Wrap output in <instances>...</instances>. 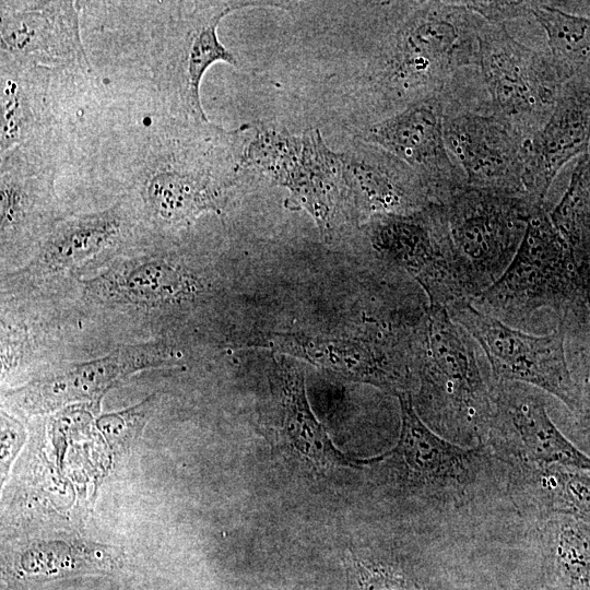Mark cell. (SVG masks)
Segmentation results:
<instances>
[{"instance_id":"5","label":"cell","mask_w":590,"mask_h":590,"mask_svg":"<svg viewBox=\"0 0 590 590\" xmlns=\"http://www.w3.org/2000/svg\"><path fill=\"white\" fill-rule=\"evenodd\" d=\"M241 168L286 188L290 197L285 204L307 211L326 240L361 222L342 153L331 150L318 129L292 134L261 122L250 123Z\"/></svg>"},{"instance_id":"21","label":"cell","mask_w":590,"mask_h":590,"mask_svg":"<svg viewBox=\"0 0 590 590\" xmlns=\"http://www.w3.org/2000/svg\"><path fill=\"white\" fill-rule=\"evenodd\" d=\"M133 213L131 203L120 200L104 210L57 220L21 272L62 276L115 253L131 233Z\"/></svg>"},{"instance_id":"10","label":"cell","mask_w":590,"mask_h":590,"mask_svg":"<svg viewBox=\"0 0 590 590\" xmlns=\"http://www.w3.org/2000/svg\"><path fill=\"white\" fill-rule=\"evenodd\" d=\"M362 231L379 259L403 269L421 285L429 305L446 308L457 300H474L440 204L376 214L365 221Z\"/></svg>"},{"instance_id":"16","label":"cell","mask_w":590,"mask_h":590,"mask_svg":"<svg viewBox=\"0 0 590 590\" xmlns=\"http://www.w3.org/2000/svg\"><path fill=\"white\" fill-rule=\"evenodd\" d=\"M81 283L84 293L102 304L145 312L177 311L202 292L200 280L176 253L152 247L121 256Z\"/></svg>"},{"instance_id":"27","label":"cell","mask_w":590,"mask_h":590,"mask_svg":"<svg viewBox=\"0 0 590 590\" xmlns=\"http://www.w3.org/2000/svg\"><path fill=\"white\" fill-rule=\"evenodd\" d=\"M531 17L546 34L548 54L563 83L574 79L590 82V19L546 1H534Z\"/></svg>"},{"instance_id":"23","label":"cell","mask_w":590,"mask_h":590,"mask_svg":"<svg viewBox=\"0 0 590 590\" xmlns=\"http://www.w3.org/2000/svg\"><path fill=\"white\" fill-rule=\"evenodd\" d=\"M355 141L341 153L361 221L435 203L422 178L408 164L375 144Z\"/></svg>"},{"instance_id":"25","label":"cell","mask_w":590,"mask_h":590,"mask_svg":"<svg viewBox=\"0 0 590 590\" xmlns=\"http://www.w3.org/2000/svg\"><path fill=\"white\" fill-rule=\"evenodd\" d=\"M523 551L540 559L542 590H590V526L568 516L533 522Z\"/></svg>"},{"instance_id":"14","label":"cell","mask_w":590,"mask_h":590,"mask_svg":"<svg viewBox=\"0 0 590 590\" xmlns=\"http://www.w3.org/2000/svg\"><path fill=\"white\" fill-rule=\"evenodd\" d=\"M491 394L493 410L485 442L504 460L590 471V457L554 424L541 390L491 379Z\"/></svg>"},{"instance_id":"29","label":"cell","mask_w":590,"mask_h":590,"mask_svg":"<svg viewBox=\"0 0 590 590\" xmlns=\"http://www.w3.org/2000/svg\"><path fill=\"white\" fill-rule=\"evenodd\" d=\"M396 542L379 546L368 560H357V590H455L442 578L447 568L430 576Z\"/></svg>"},{"instance_id":"9","label":"cell","mask_w":590,"mask_h":590,"mask_svg":"<svg viewBox=\"0 0 590 590\" xmlns=\"http://www.w3.org/2000/svg\"><path fill=\"white\" fill-rule=\"evenodd\" d=\"M271 1L179 2L156 50L153 73L175 117L209 121L200 101V85L215 62L237 66L236 57L221 43L217 27L229 13L251 7H284Z\"/></svg>"},{"instance_id":"28","label":"cell","mask_w":590,"mask_h":590,"mask_svg":"<svg viewBox=\"0 0 590 590\" xmlns=\"http://www.w3.org/2000/svg\"><path fill=\"white\" fill-rule=\"evenodd\" d=\"M118 553L109 546L86 542H43L21 552L13 562V574L20 579L50 578L79 573L110 569Z\"/></svg>"},{"instance_id":"6","label":"cell","mask_w":590,"mask_h":590,"mask_svg":"<svg viewBox=\"0 0 590 590\" xmlns=\"http://www.w3.org/2000/svg\"><path fill=\"white\" fill-rule=\"evenodd\" d=\"M474 302L509 326L544 308L564 319L571 309L587 308V281L543 206L533 211L508 268Z\"/></svg>"},{"instance_id":"19","label":"cell","mask_w":590,"mask_h":590,"mask_svg":"<svg viewBox=\"0 0 590 590\" xmlns=\"http://www.w3.org/2000/svg\"><path fill=\"white\" fill-rule=\"evenodd\" d=\"M269 380L271 400L261 418L260 430L273 446L320 469L356 468L369 462L345 456L334 446L309 408L300 365L279 357Z\"/></svg>"},{"instance_id":"4","label":"cell","mask_w":590,"mask_h":590,"mask_svg":"<svg viewBox=\"0 0 590 590\" xmlns=\"http://www.w3.org/2000/svg\"><path fill=\"white\" fill-rule=\"evenodd\" d=\"M475 341L447 309L429 305L414 364V408L444 438L464 447L484 442L492 417L491 381L481 370Z\"/></svg>"},{"instance_id":"2","label":"cell","mask_w":590,"mask_h":590,"mask_svg":"<svg viewBox=\"0 0 590 590\" xmlns=\"http://www.w3.org/2000/svg\"><path fill=\"white\" fill-rule=\"evenodd\" d=\"M370 4L359 86L373 122L442 93L462 69L479 67L484 20L463 1Z\"/></svg>"},{"instance_id":"33","label":"cell","mask_w":590,"mask_h":590,"mask_svg":"<svg viewBox=\"0 0 590 590\" xmlns=\"http://www.w3.org/2000/svg\"><path fill=\"white\" fill-rule=\"evenodd\" d=\"M587 308L590 312V282L587 286ZM576 418L581 432L590 437V371L581 389V408Z\"/></svg>"},{"instance_id":"12","label":"cell","mask_w":590,"mask_h":590,"mask_svg":"<svg viewBox=\"0 0 590 590\" xmlns=\"http://www.w3.org/2000/svg\"><path fill=\"white\" fill-rule=\"evenodd\" d=\"M423 319L414 326L387 327L368 338H326L269 333L263 345L302 357L344 379L373 385L396 396L415 386L414 363Z\"/></svg>"},{"instance_id":"32","label":"cell","mask_w":590,"mask_h":590,"mask_svg":"<svg viewBox=\"0 0 590 590\" xmlns=\"http://www.w3.org/2000/svg\"><path fill=\"white\" fill-rule=\"evenodd\" d=\"M24 438V433L21 424L2 413L1 417V462L2 471L8 469L13 455L19 450Z\"/></svg>"},{"instance_id":"1","label":"cell","mask_w":590,"mask_h":590,"mask_svg":"<svg viewBox=\"0 0 590 590\" xmlns=\"http://www.w3.org/2000/svg\"><path fill=\"white\" fill-rule=\"evenodd\" d=\"M401 428L393 448L373 458L380 485L425 510L434 528L485 548L506 550L523 519L510 494V465L487 442L457 445L417 414L412 394L397 396Z\"/></svg>"},{"instance_id":"31","label":"cell","mask_w":590,"mask_h":590,"mask_svg":"<svg viewBox=\"0 0 590 590\" xmlns=\"http://www.w3.org/2000/svg\"><path fill=\"white\" fill-rule=\"evenodd\" d=\"M464 5L487 23L505 24L531 17L534 1H463Z\"/></svg>"},{"instance_id":"7","label":"cell","mask_w":590,"mask_h":590,"mask_svg":"<svg viewBox=\"0 0 590 590\" xmlns=\"http://www.w3.org/2000/svg\"><path fill=\"white\" fill-rule=\"evenodd\" d=\"M474 300L514 259L536 208L528 196L462 185L439 203Z\"/></svg>"},{"instance_id":"3","label":"cell","mask_w":590,"mask_h":590,"mask_svg":"<svg viewBox=\"0 0 590 590\" xmlns=\"http://www.w3.org/2000/svg\"><path fill=\"white\" fill-rule=\"evenodd\" d=\"M249 128L175 117L150 130L132 164L127 200L160 232L189 226L205 212L221 214L244 174Z\"/></svg>"},{"instance_id":"24","label":"cell","mask_w":590,"mask_h":590,"mask_svg":"<svg viewBox=\"0 0 590 590\" xmlns=\"http://www.w3.org/2000/svg\"><path fill=\"white\" fill-rule=\"evenodd\" d=\"M509 465L510 494L524 521L568 516L590 526V471L558 464Z\"/></svg>"},{"instance_id":"8","label":"cell","mask_w":590,"mask_h":590,"mask_svg":"<svg viewBox=\"0 0 590 590\" xmlns=\"http://www.w3.org/2000/svg\"><path fill=\"white\" fill-rule=\"evenodd\" d=\"M446 309L483 350L492 380L520 382L547 392L577 416L581 388L566 359V319L559 318L552 332L535 335L507 324L471 299L457 300Z\"/></svg>"},{"instance_id":"13","label":"cell","mask_w":590,"mask_h":590,"mask_svg":"<svg viewBox=\"0 0 590 590\" xmlns=\"http://www.w3.org/2000/svg\"><path fill=\"white\" fill-rule=\"evenodd\" d=\"M455 83L444 92V135L465 184L528 196L522 184L528 139L492 111L488 98L464 102Z\"/></svg>"},{"instance_id":"11","label":"cell","mask_w":590,"mask_h":590,"mask_svg":"<svg viewBox=\"0 0 590 590\" xmlns=\"http://www.w3.org/2000/svg\"><path fill=\"white\" fill-rule=\"evenodd\" d=\"M479 45L492 111L530 139L548 119L564 84L550 54L518 42L505 24L485 21Z\"/></svg>"},{"instance_id":"30","label":"cell","mask_w":590,"mask_h":590,"mask_svg":"<svg viewBox=\"0 0 590 590\" xmlns=\"http://www.w3.org/2000/svg\"><path fill=\"white\" fill-rule=\"evenodd\" d=\"M155 402L156 396L152 394L127 410L105 414L97 420V428L113 447H126L141 433Z\"/></svg>"},{"instance_id":"15","label":"cell","mask_w":590,"mask_h":590,"mask_svg":"<svg viewBox=\"0 0 590 590\" xmlns=\"http://www.w3.org/2000/svg\"><path fill=\"white\" fill-rule=\"evenodd\" d=\"M444 92L366 125L356 135L408 164L422 178L437 204L465 184V177L452 161L445 142Z\"/></svg>"},{"instance_id":"34","label":"cell","mask_w":590,"mask_h":590,"mask_svg":"<svg viewBox=\"0 0 590 590\" xmlns=\"http://www.w3.org/2000/svg\"><path fill=\"white\" fill-rule=\"evenodd\" d=\"M540 590H542V589H540Z\"/></svg>"},{"instance_id":"26","label":"cell","mask_w":590,"mask_h":590,"mask_svg":"<svg viewBox=\"0 0 590 590\" xmlns=\"http://www.w3.org/2000/svg\"><path fill=\"white\" fill-rule=\"evenodd\" d=\"M48 68L17 61L1 55L0 152L13 148L37 149L45 123L47 102L44 92L50 82Z\"/></svg>"},{"instance_id":"18","label":"cell","mask_w":590,"mask_h":590,"mask_svg":"<svg viewBox=\"0 0 590 590\" xmlns=\"http://www.w3.org/2000/svg\"><path fill=\"white\" fill-rule=\"evenodd\" d=\"M1 55L43 68L84 71L88 62L71 1L1 2Z\"/></svg>"},{"instance_id":"20","label":"cell","mask_w":590,"mask_h":590,"mask_svg":"<svg viewBox=\"0 0 590 590\" xmlns=\"http://www.w3.org/2000/svg\"><path fill=\"white\" fill-rule=\"evenodd\" d=\"M54 212V166L37 149L13 148L1 154L2 256L17 248H35L57 221Z\"/></svg>"},{"instance_id":"22","label":"cell","mask_w":590,"mask_h":590,"mask_svg":"<svg viewBox=\"0 0 590 590\" xmlns=\"http://www.w3.org/2000/svg\"><path fill=\"white\" fill-rule=\"evenodd\" d=\"M590 82H565L543 127L526 143L522 184L530 199L543 205L555 177L570 160L589 154Z\"/></svg>"},{"instance_id":"17","label":"cell","mask_w":590,"mask_h":590,"mask_svg":"<svg viewBox=\"0 0 590 590\" xmlns=\"http://www.w3.org/2000/svg\"><path fill=\"white\" fill-rule=\"evenodd\" d=\"M174 353L163 341L126 345L106 356L68 365L7 393L23 412L38 414L73 402L98 404L111 388L132 374L172 365Z\"/></svg>"}]
</instances>
